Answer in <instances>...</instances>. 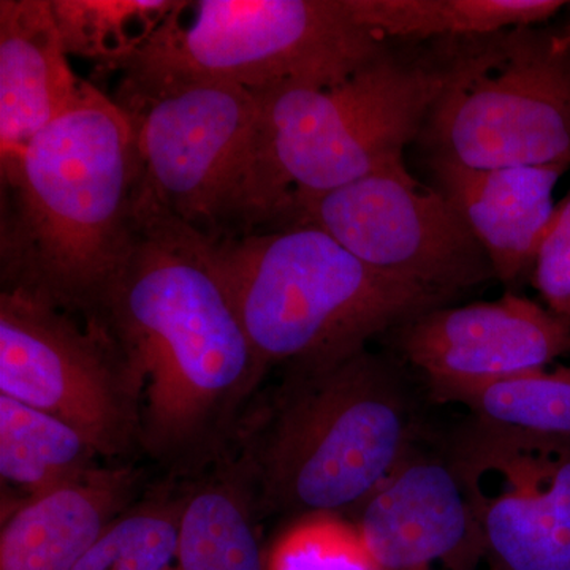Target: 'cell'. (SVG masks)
<instances>
[{"mask_svg":"<svg viewBox=\"0 0 570 570\" xmlns=\"http://www.w3.org/2000/svg\"><path fill=\"white\" fill-rule=\"evenodd\" d=\"M284 367L234 444L253 471L262 519L356 512L415 450L407 379L367 347Z\"/></svg>","mask_w":570,"mask_h":570,"instance_id":"cell-3","label":"cell"},{"mask_svg":"<svg viewBox=\"0 0 570 570\" xmlns=\"http://www.w3.org/2000/svg\"><path fill=\"white\" fill-rule=\"evenodd\" d=\"M96 317L140 371L141 452L194 478L235 444L268 366L217 276L209 236L141 195L129 254Z\"/></svg>","mask_w":570,"mask_h":570,"instance_id":"cell-1","label":"cell"},{"mask_svg":"<svg viewBox=\"0 0 570 570\" xmlns=\"http://www.w3.org/2000/svg\"><path fill=\"white\" fill-rule=\"evenodd\" d=\"M142 176L132 118L86 81L2 170V288L96 317L132 245Z\"/></svg>","mask_w":570,"mask_h":570,"instance_id":"cell-2","label":"cell"},{"mask_svg":"<svg viewBox=\"0 0 570 570\" xmlns=\"http://www.w3.org/2000/svg\"><path fill=\"white\" fill-rule=\"evenodd\" d=\"M551 43H553V50L558 55L570 58V22L562 29V32L551 33Z\"/></svg>","mask_w":570,"mask_h":570,"instance_id":"cell-25","label":"cell"},{"mask_svg":"<svg viewBox=\"0 0 570 570\" xmlns=\"http://www.w3.org/2000/svg\"><path fill=\"white\" fill-rule=\"evenodd\" d=\"M387 50L344 0L183 2L134 58L119 96L228 82L253 92L343 81Z\"/></svg>","mask_w":570,"mask_h":570,"instance_id":"cell-6","label":"cell"},{"mask_svg":"<svg viewBox=\"0 0 570 570\" xmlns=\"http://www.w3.org/2000/svg\"><path fill=\"white\" fill-rule=\"evenodd\" d=\"M175 0H51L63 50L118 69L181 7Z\"/></svg>","mask_w":570,"mask_h":570,"instance_id":"cell-21","label":"cell"},{"mask_svg":"<svg viewBox=\"0 0 570 570\" xmlns=\"http://www.w3.org/2000/svg\"><path fill=\"white\" fill-rule=\"evenodd\" d=\"M254 475L232 448L184 483L175 570H264Z\"/></svg>","mask_w":570,"mask_h":570,"instance_id":"cell-17","label":"cell"},{"mask_svg":"<svg viewBox=\"0 0 570 570\" xmlns=\"http://www.w3.org/2000/svg\"><path fill=\"white\" fill-rule=\"evenodd\" d=\"M348 13L381 39H452L531 28L566 6L561 0H344Z\"/></svg>","mask_w":570,"mask_h":570,"instance_id":"cell-19","label":"cell"},{"mask_svg":"<svg viewBox=\"0 0 570 570\" xmlns=\"http://www.w3.org/2000/svg\"><path fill=\"white\" fill-rule=\"evenodd\" d=\"M313 224L382 275L456 296L494 277L485 250L441 190L400 164L307 198L287 225Z\"/></svg>","mask_w":570,"mask_h":570,"instance_id":"cell-10","label":"cell"},{"mask_svg":"<svg viewBox=\"0 0 570 570\" xmlns=\"http://www.w3.org/2000/svg\"><path fill=\"white\" fill-rule=\"evenodd\" d=\"M469 417L452 449L570 452V367L540 370L461 396Z\"/></svg>","mask_w":570,"mask_h":570,"instance_id":"cell-18","label":"cell"},{"mask_svg":"<svg viewBox=\"0 0 570 570\" xmlns=\"http://www.w3.org/2000/svg\"><path fill=\"white\" fill-rule=\"evenodd\" d=\"M404 360L436 403L547 370L570 356V325L546 306L508 294L494 302L441 306L395 330Z\"/></svg>","mask_w":570,"mask_h":570,"instance_id":"cell-11","label":"cell"},{"mask_svg":"<svg viewBox=\"0 0 570 570\" xmlns=\"http://www.w3.org/2000/svg\"><path fill=\"white\" fill-rule=\"evenodd\" d=\"M116 102L134 121L146 197L209 238L227 236L257 154V94L194 82Z\"/></svg>","mask_w":570,"mask_h":570,"instance_id":"cell-9","label":"cell"},{"mask_svg":"<svg viewBox=\"0 0 570 570\" xmlns=\"http://www.w3.org/2000/svg\"><path fill=\"white\" fill-rule=\"evenodd\" d=\"M463 480L491 478L469 493L491 570H570V452L450 449Z\"/></svg>","mask_w":570,"mask_h":570,"instance_id":"cell-13","label":"cell"},{"mask_svg":"<svg viewBox=\"0 0 570 570\" xmlns=\"http://www.w3.org/2000/svg\"><path fill=\"white\" fill-rule=\"evenodd\" d=\"M145 382L100 317L0 294V395L77 428L104 461L141 450Z\"/></svg>","mask_w":570,"mask_h":570,"instance_id":"cell-8","label":"cell"},{"mask_svg":"<svg viewBox=\"0 0 570 570\" xmlns=\"http://www.w3.org/2000/svg\"><path fill=\"white\" fill-rule=\"evenodd\" d=\"M183 498L174 478L138 498L73 570H175Z\"/></svg>","mask_w":570,"mask_h":570,"instance_id":"cell-22","label":"cell"},{"mask_svg":"<svg viewBox=\"0 0 570 570\" xmlns=\"http://www.w3.org/2000/svg\"><path fill=\"white\" fill-rule=\"evenodd\" d=\"M444 85L441 63L385 50L343 81L255 92L261 132L242 232L284 227L299 202L404 164Z\"/></svg>","mask_w":570,"mask_h":570,"instance_id":"cell-4","label":"cell"},{"mask_svg":"<svg viewBox=\"0 0 570 570\" xmlns=\"http://www.w3.org/2000/svg\"><path fill=\"white\" fill-rule=\"evenodd\" d=\"M209 253L268 367L352 354L453 298L382 275L313 224L209 238Z\"/></svg>","mask_w":570,"mask_h":570,"instance_id":"cell-5","label":"cell"},{"mask_svg":"<svg viewBox=\"0 0 570 570\" xmlns=\"http://www.w3.org/2000/svg\"><path fill=\"white\" fill-rule=\"evenodd\" d=\"M531 279L547 309L570 325V193L554 208L532 264Z\"/></svg>","mask_w":570,"mask_h":570,"instance_id":"cell-24","label":"cell"},{"mask_svg":"<svg viewBox=\"0 0 570 570\" xmlns=\"http://www.w3.org/2000/svg\"><path fill=\"white\" fill-rule=\"evenodd\" d=\"M354 527L379 570H478L485 539L448 455L417 449L365 504Z\"/></svg>","mask_w":570,"mask_h":570,"instance_id":"cell-12","label":"cell"},{"mask_svg":"<svg viewBox=\"0 0 570 570\" xmlns=\"http://www.w3.org/2000/svg\"><path fill=\"white\" fill-rule=\"evenodd\" d=\"M100 460L77 428L0 395V479L20 493L18 505L80 479Z\"/></svg>","mask_w":570,"mask_h":570,"instance_id":"cell-20","label":"cell"},{"mask_svg":"<svg viewBox=\"0 0 570 570\" xmlns=\"http://www.w3.org/2000/svg\"><path fill=\"white\" fill-rule=\"evenodd\" d=\"M142 480L132 464H99L10 510L0 530V570H73L141 497Z\"/></svg>","mask_w":570,"mask_h":570,"instance_id":"cell-15","label":"cell"},{"mask_svg":"<svg viewBox=\"0 0 570 570\" xmlns=\"http://www.w3.org/2000/svg\"><path fill=\"white\" fill-rule=\"evenodd\" d=\"M459 41L420 134L430 159L472 170L570 167V58L551 36L519 28Z\"/></svg>","mask_w":570,"mask_h":570,"instance_id":"cell-7","label":"cell"},{"mask_svg":"<svg viewBox=\"0 0 570 570\" xmlns=\"http://www.w3.org/2000/svg\"><path fill=\"white\" fill-rule=\"evenodd\" d=\"M430 165L439 190L485 250L494 277L510 284L531 273L557 208L554 189L569 165L491 170L436 159Z\"/></svg>","mask_w":570,"mask_h":570,"instance_id":"cell-14","label":"cell"},{"mask_svg":"<svg viewBox=\"0 0 570 570\" xmlns=\"http://www.w3.org/2000/svg\"><path fill=\"white\" fill-rule=\"evenodd\" d=\"M268 570H379L358 531L333 517H314L288 532Z\"/></svg>","mask_w":570,"mask_h":570,"instance_id":"cell-23","label":"cell"},{"mask_svg":"<svg viewBox=\"0 0 570 570\" xmlns=\"http://www.w3.org/2000/svg\"><path fill=\"white\" fill-rule=\"evenodd\" d=\"M51 0L0 2V164L20 159L37 134L80 99Z\"/></svg>","mask_w":570,"mask_h":570,"instance_id":"cell-16","label":"cell"}]
</instances>
